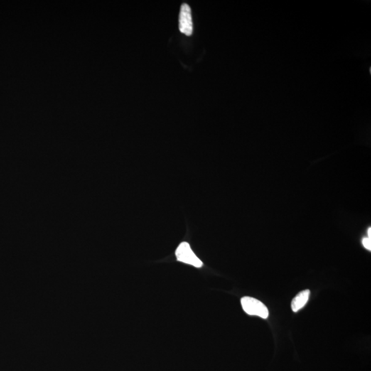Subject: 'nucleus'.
I'll return each mask as SVG.
<instances>
[{"label":"nucleus","instance_id":"obj_1","mask_svg":"<svg viewBox=\"0 0 371 371\" xmlns=\"http://www.w3.org/2000/svg\"><path fill=\"white\" fill-rule=\"evenodd\" d=\"M241 303L243 309L248 315H257L264 319L269 315L267 307L256 298L245 296L241 298Z\"/></svg>","mask_w":371,"mask_h":371},{"label":"nucleus","instance_id":"obj_2","mask_svg":"<svg viewBox=\"0 0 371 371\" xmlns=\"http://www.w3.org/2000/svg\"><path fill=\"white\" fill-rule=\"evenodd\" d=\"M177 259L184 264L190 265L194 267L200 268L203 266V263L192 250L189 244L182 242L179 245L175 252Z\"/></svg>","mask_w":371,"mask_h":371},{"label":"nucleus","instance_id":"obj_3","mask_svg":"<svg viewBox=\"0 0 371 371\" xmlns=\"http://www.w3.org/2000/svg\"><path fill=\"white\" fill-rule=\"evenodd\" d=\"M179 29L186 36L193 34V24L192 20L191 9L188 4H183L180 8L179 17Z\"/></svg>","mask_w":371,"mask_h":371},{"label":"nucleus","instance_id":"obj_4","mask_svg":"<svg viewBox=\"0 0 371 371\" xmlns=\"http://www.w3.org/2000/svg\"><path fill=\"white\" fill-rule=\"evenodd\" d=\"M310 291L309 289L303 290L295 296L291 301V309L293 312H297L304 308L305 305L308 303L309 298Z\"/></svg>","mask_w":371,"mask_h":371},{"label":"nucleus","instance_id":"obj_5","mask_svg":"<svg viewBox=\"0 0 371 371\" xmlns=\"http://www.w3.org/2000/svg\"><path fill=\"white\" fill-rule=\"evenodd\" d=\"M362 244H363L364 247H366L369 250H371V239L370 238H364L363 240H362Z\"/></svg>","mask_w":371,"mask_h":371},{"label":"nucleus","instance_id":"obj_6","mask_svg":"<svg viewBox=\"0 0 371 371\" xmlns=\"http://www.w3.org/2000/svg\"><path fill=\"white\" fill-rule=\"evenodd\" d=\"M368 234H369V238H371V229L369 228V230H368Z\"/></svg>","mask_w":371,"mask_h":371}]
</instances>
